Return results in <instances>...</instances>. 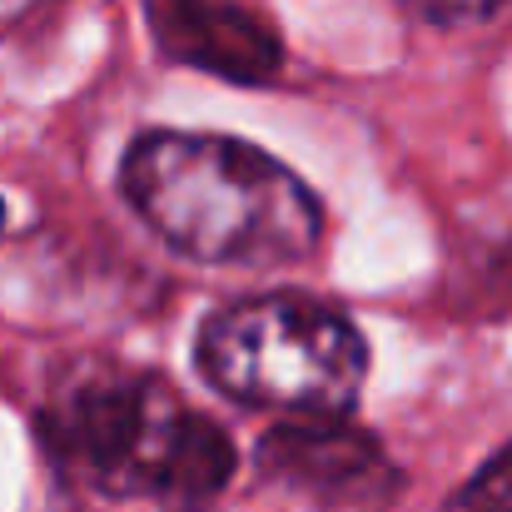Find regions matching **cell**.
I'll return each mask as SVG.
<instances>
[{
    "label": "cell",
    "instance_id": "cell-1",
    "mask_svg": "<svg viewBox=\"0 0 512 512\" xmlns=\"http://www.w3.org/2000/svg\"><path fill=\"white\" fill-rule=\"evenodd\" d=\"M120 184L135 214L199 264L289 269L324 239L319 194L244 140L155 130L130 145Z\"/></svg>",
    "mask_w": 512,
    "mask_h": 512
},
{
    "label": "cell",
    "instance_id": "cell-2",
    "mask_svg": "<svg viewBox=\"0 0 512 512\" xmlns=\"http://www.w3.org/2000/svg\"><path fill=\"white\" fill-rule=\"evenodd\" d=\"M55 463L105 498H155L170 512H204L234 473L219 423L194 413L155 373H90L40 418Z\"/></svg>",
    "mask_w": 512,
    "mask_h": 512
},
{
    "label": "cell",
    "instance_id": "cell-3",
    "mask_svg": "<svg viewBox=\"0 0 512 512\" xmlns=\"http://www.w3.org/2000/svg\"><path fill=\"white\" fill-rule=\"evenodd\" d=\"M204 378L249 408L304 418H343L363 388V334L314 299L254 294L214 309L199 329Z\"/></svg>",
    "mask_w": 512,
    "mask_h": 512
},
{
    "label": "cell",
    "instance_id": "cell-4",
    "mask_svg": "<svg viewBox=\"0 0 512 512\" xmlns=\"http://www.w3.org/2000/svg\"><path fill=\"white\" fill-rule=\"evenodd\" d=\"M259 473L329 508H368V503L393 498L398 488V473L383 458V448L343 418L279 423L259 443Z\"/></svg>",
    "mask_w": 512,
    "mask_h": 512
},
{
    "label": "cell",
    "instance_id": "cell-5",
    "mask_svg": "<svg viewBox=\"0 0 512 512\" xmlns=\"http://www.w3.org/2000/svg\"><path fill=\"white\" fill-rule=\"evenodd\" d=\"M150 10V30L160 40V50L224 75L234 85H269L284 65V45L274 35V25L264 15H254L249 5L234 0H145Z\"/></svg>",
    "mask_w": 512,
    "mask_h": 512
},
{
    "label": "cell",
    "instance_id": "cell-6",
    "mask_svg": "<svg viewBox=\"0 0 512 512\" xmlns=\"http://www.w3.org/2000/svg\"><path fill=\"white\" fill-rule=\"evenodd\" d=\"M453 512H512V443L473 473V483L453 498Z\"/></svg>",
    "mask_w": 512,
    "mask_h": 512
},
{
    "label": "cell",
    "instance_id": "cell-7",
    "mask_svg": "<svg viewBox=\"0 0 512 512\" xmlns=\"http://www.w3.org/2000/svg\"><path fill=\"white\" fill-rule=\"evenodd\" d=\"M423 20H433V25H458V20H483V15H493L503 0H408Z\"/></svg>",
    "mask_w": 512,
    "mask_h": 512
}]
</instances>
